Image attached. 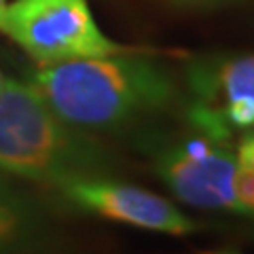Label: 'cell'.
<instances>
[{
  "mask_svg": "<svg viewBox=\"0 0 254 254\" xmlns=\"http://www.w3.org/2000/svg\"><path fill=\"white\" fill-rule=\"evenodd\" d=\"M155 172L180 201L244 214L235 195L237 159L229 140L197 129L155 153Z\"/></svg>",
  "mask_w": 254,
  "mask_h": 254,
  "instance_id": "obj_4",
  "label": "cell"
},
{
  "mask_svg": "<svg viewBox=\"0 0 254 254\" xmlns=\"http://www.w3.org/2000/svg\"><path fill=\"white\" fill-rule=\"evenodd\" d=\"M174 2H180V4H193V6H214V4L229 2V0H174Z\"/></svg>",
  "mask_w": 254,
  "mask_h": 254,
  "instance_id": "obj_10",
  "label": "cell"
},
{
  "mask_svg": "<svg viewBox=\"0 0 254 254\" xmlns=\"http://www.w3.org/2000/svg\"><path fill=\"white\" fill-rule=\"evenodd\" d=\"M36 231L32 205L0 180V254H23Z\"/></svg>",
  "mask_w": 254,
  "mask_h": 254,
  "instance_id": "obj_7",
  "label": "cell"
},
{
  "mask_svg": "<svg viewBox=\"0 0 254 254\" xmlns=\"http://www.w3.org/2000/svg\"><path fill=\"white\" fill-rule=\"evenodd\" d=\"M0 30L41 66L138 51L110 41L85 0H15Z\"/></svg>",
  "mask_w": 254,
  "mask_h": 254,
  "instance_id": "obj_3",
  "label": "cell"
},
{
  "mask_svg": "<svg viewBox=\"0 0 254 254\" xmlns=\"http://www.w3.org/2000/svg\"><path fill=\"white\" fill-rule=\"evenodd\" d=\"M2 83H4V76L0 74V89H2Z\"/></svg>",
  "mask_w": 254,
  "mask_h": 254,
  "instance_id": "obj_13",
  "label": "cell"
},
{
  "mask_svg": "<svg viewBox=\"0 0 254 254\" xmlns=\"http://www.w3.org/2000/svg\"><path fill=\"white\" fill-rule=\"evenodd\" d=\"M110 168L106 150L72 127L28 83L4 78L0 89V172L68 185L102 176Z\"/></svg>",
  "mask_w": 254,
  "mask_h": 254,
  "instance_id": "obj_2",
  "label": "cell"
},
{
  "mask_svg": "<svg viewBox=\"0 0 254 254\" xmlns=\"http://www.w3.org/2000/svg\"><path fill=\"white\" fill-rule=\"evenodd\" d=\"M6 9V4H4V0H0V19H2V13Z\"/></svg>",
  "mask_w": 254,
  "mask_h": 254,
  "instance_id": "obj_11",
  "label": "cell"
},
{
  "mask_svg": "<svg viewBox=\"0 0 254 254\" xmlns=\"http://www.w3.org/2000/svg\"><path fill=\"white\" fill-rule=\"evenodd\" d=\"M237 165L240 168H248L254 172V131L248 133L246 138H242L240 146H237Z\"/></svg>",
  "mask_w": 254,
  "mask_h": 254,
  "instance_id": "obj_9",
  "label": "cell"
},
{
  "mask_svg": "<svg viewBox=\"0 0 254 254\" xmlns=\"http://www.w3.org/2000/svg\"><path fill=\"white\" fill-rule=\"evenodd\" d=\"M60 189L76 208L95 216L168 235H189L197 231V222L178 212L176 205L161 195L146 189L123 185L104 176L72 180Z\"/></svg>",
  "mask_w": 254,
  "mask_h": 254,
  "instance_id": "obj_5",
  "label": "cell"
},
{
  "mask_svg": "<svg viewBox=\"0 0 254 254\" xmlns=\"http://www.w3.org/2000/svg\"><path fill=\"white\" fill-rule=\"evenodd\" d=\"M199 254H235V252H199Z\"/></svg>",
  "mask_w": 254,
  "mask_h": 254,
  "instance_id": "obj_12",
  "label": "cell"
},
{
  "mask_svg": "<svg viewBox=\"0 0 254 254\" xmlns=\"http://www.w3.org/2000/svg\"><path fill=\"white\" fill-rule=\"evenodd\" d=\"M189 78L201 104L216 110L229 127H254V55L201 64Z\"/></svg>",
  "mask_w": 254,
  "mask_h": 254,
  "instance_id": "obj_6",
  "label": "cell"
},
{
  "mask_svg": "<svg viewBox=\"0 0 254 254\" xmlns=\"http://www.w3.org/2000/svg\"><path fill=\"white\" fill-rule=\"evenodd\" d=\"M235 195L244 214H254V172L237 165L235 172Z\"/></svg>",
  "mask_w": 254,
  "mask_h": 254,
  "instance_id": "obj_8",
  "label": "cell"
},
{
  "mask_svg": "<svg viewBox=\"0 0 254 254\" xmlns=\"http://www.w3.org/2000/svg\"><path fill=\"white\" fill-rule=\"evenodd\" d=\"M28 85L78 129L113 131L163 113L178 98L176 78L142 51L41 66Z\"/></svg>",
  "mask_w": 254,
  "mask_h": 254,
  "instance_id": "obj_1",
  "label": "cell"
}]
</instances>
